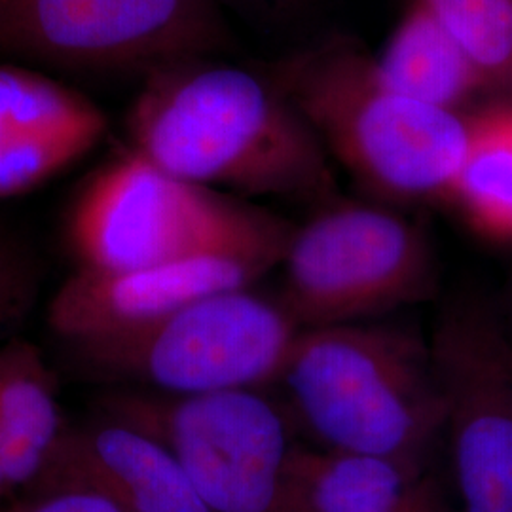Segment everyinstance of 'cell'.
Listing matches in <instances>:
<instances>
[{
    "instance_id": "cell-1",
    "label": "cell",
    "mask_w": 512,
    "mask_h": 512,
    "mask_svg": "<svg viewBox=\"0 0 512 512\" xmlns=\"http://www.w3.org/2000/svg\"><path fill=\"white\" fill-rule=\"evenodd\" d=\"M128 126L137 154L188 183L289 200L334 190L329 152L268 74L169 63L148 80Z\"/></svg>"
},
{
    "instance_id": "cell-2",
    "label": "cell",
    "mask_w": 512,
    "mask_h": 512,
    "mask_svg": "<svg viewBox=\"0 0 512 512\" xmlns=\"http://www.w3.org/2000/svg\"><path fill=\"white\" fill-rule=\"evenodd\" d=\"M325 150L393 203L448 202L471 137V112H452L389 88L374 57L327 42L268 71Z\"/></svg>"
},
{
    "instance_id": "cell-3",
    "label": "cell",
    "mask_w": 512,
    "mask_h": 512,
    "mask_svg": "<svg viewBox=\"0 0 512 512\" xmlns=\"http://www.w3.org/2000/svg\"><path fill=\"white\" fill-rule=\"evenodd\" d=\"M275 385L323 450L423 467L444 437L431 344L406 327L363 321L300 330Z\"/></svg>"
},
{
    "instance_id": "cell-4",
    "label": "cell",
    "mask_w": 512,
    "mask_h": 512,
    "mask_svg": "<svg viewBox=\"0 0 512 512\" xmlns=\"http://www.w3.org/2000/svg\"><path fill=\"white\" fill-rule=\"evenodd\" d=\"M294 226L188 183L131 150L82 186L67 220L78 270L135 272L190 256L255 253L283 260Z\"/></svg>"
},
{
    "instance_id": "cell-5",
    "label": "cell",
    "mask_w": 512,
    "mask_h": 512,
    "mask_svg": "<svg viewBox=\"0 0 512 512\" xmlns=\"http://www.w3.org/2000/svg\"><path fill=\"white\" fill-rule=\"evenodd\" d=\"M279 304L298 329L363 323L433 298L439 266L418 224L380 205L338 203L294 228Z\"/></svg>"
},
{
    "instance_id": "cell-6",
    "label": "cell",
    "mask_w": 512,
    "mask_h": 512,
    "mask_svg": "<svg viewBox=\"0 0 512 512\" xmlns=\"http://www.w3.org/2000/svg\"><path fill=\"white\" fill-rule=\"evenodd\" d=\"M298 332L279 300L247 287L203 298L145 327L71 346L101 374L169 395H202L277 384Z\"/></svg>"
},
{
    "instance_id": "cell-7",
    "label": "cell",
    "mask_w": 512,
    "mask_h": 512,
    "mask_svg": "<svg viewBox=\"0 0 512 512\" xmlns=\"http://www.w3.org/2000/svg\"><path fill=\"white\" fill-rule=\"evenodd\" d=\"M103 408L164 444L211 511L283 512L291 421L260 391L131 389L107 395Z\"/></svg>"
},
{
    "instance_id": "cell-8",
    "label": "cell",
    "mask_w": 512,
    "mask_h": 512,
    "mask_svg": "<svg viewBox=\"0 0 512 512\" xmlns=\"http://www.w3.org/2000/svg\"><path fill=\"white\" fill-rule=\"evenodd\" d=\"M461 509L512 512V330L480 296L440 313L429 340Z\"/></svg>"
},
{
    "instance_id": "cell-9",
    "label": "cell",
    "mask_w": 512,
    "mask_h": 512,
    "mask_svg": "<svg viewBox=\"0 0 512 512\" xmlns=\"http://www.w3.org/2000/svg\"><path fill=\"white\" fill-rule=\"evenodd\" d=\"M203 0H0V46L71 67L183 61L211 37Z\"/></svg>"
},
{
    "instance_id": "cell-10",
    "label": "cell",
    "mask_w": 512,
    "mask_h": 512,
    "mask_svg": "<svg viewBox=\"0 0 512 512\" xmlns=\"http://www.w3.org/2000/svg\"><path fill=\"white\" fill-rule=\"evenodd\" d=\"M281 260L255 253L190 256L135 272H74L54 294L48 323L69 344L128 332L215 294L253 287Z\"/></svg>"
},
{
    "instance_id": "cell-11",
    "label": "cell",
    "mask_w": 512,
    "mask_h": 512,
    "mask_svg": "<svg viewBox=\"0 0 512 512\" xmlns=\"http://www.w3.org/2000/svg\"><path fill=\"white\" fill-rule=\"evenodd\" d=\"M42 486L90 488L124 512H213L164 444L109 416L67 425Z\"/></svg>"
},
{
    "instance_id": "cell-12",
    "label": "cell",
    "mask_w": 512,
    "mask_h": 512,
    "mask_svg": "<svg viewBox=\"0 0 512 512\" xmlns=\"http://www.w3.org/2000/svg\"><path fill=\"white\" fill-rule=\"evenodd\" d=\"M105 129V114L86 95L37 71L0 65V200L52 181Z\"/></svg>"
},
{
    "instance_id": "cell-13",
    "label": "cell",
    "mask_w": 512,
    "mask_h": 512,
    "mask_svg": "<svg viewBox=\"0 0 512 512\" xmlns=\"http://www.w3.org/2000/svg\"><path fill=\"white\" fill-rule=\"evenodd\" d=\"M283 512L452 511L421 465L294 444Z\"/></svg>"
},
{
    "instance_id": "cell-14",
    "label": "cell",
    "mask_w": 512,
    "mask_h": 512,
    "mask_svg": "<svg viewBox=\"0 0 512 512\" xmlns=\"http://www.w3.org/2000/svg\"><path fill=\"white\" fill-rule=\"evenodd\" d=\"M65 429L38 349L21 340L0 346V450L12 494L37 484Z\"/></svg>"
},
{
    "instance_id": "cell-15",
    "label": "cell",
    "mask_w": 512,
    "mask_h": 512,
    "mask_svg": "<svg viewBox=\"0 0 512 512\" xmlns=\"http://www.w3.org/2000/svg\"><path fill=\"white\" fill-rule=\"evenodd\" d=\"M374 63L385 84L425 105L467 109L486 88L437 16L414 0Z\"/></svg>"
},
{
    "instance_id": "cell-16",
    "label": "cell",
    "mask_w": 512,
    "mask_h": 512,
    "mask_svg": "<svg viewBox=\"0 0 512 512\" xmlns=\"http://www.w3.org/2000/svg\"><path fill=\"white\" fill-rule=\"evenodd\" d=\"M471 137L448 203L476 234L512 241V101L494 99L469 114Z\"/></svg>"
},
{
    "instance_id": "cell-17",
    "label": "cell",
    "mask_w": 512,
    "mask_h": 512,
    "mask_svg": "<svg viewBox=\"0 0 512 512\" xmlns=\"http://www.w3.org/2000/svg\"><path fill=\"white\" fill-rule=\"evenodd\" d=\"M482 80L486 92L512 101V0H421Z\"/></svg>"
},
{
    "instance_id": "cell-18",
    "label": "cell",
    "mask_w": 512,
    "mask_h": 512,
    "mask_svg": "<svg viewBox=\"0 0 512 512\" xmlns=\"http://www.w3.org/2000/svg\"><path fill=\"white\" fill-rule=\"evenodd\" d=\"M0 512H124L105 495L82 486H42L21 495Z\"/></svg>"
},
{
    "instance_id": "cell-19",
    "label": "cell",
    "mask_w": 512,
    "mask_h": 512,
    "mask_svg": "<svg viewBox=\"0 0 512 512\" xmlns=\"http://www.w3.org/2000/svg\"><path fill=\"white\" fill-rule=\"evenodd\" d=\"M33 272L27 258L0 241V332L27 306Z\"/></svg>"
},
{
    "instance_id": "cell-20",
    "label": "cell",
    "mask_w": 512,
    "mask_h": 512,
    "mask_svg": "<svg viewBox=\"0 0 512 512\" xmlns=\"http://www.w3.org/2000/svg\"><path fill=\"white\" fill-rule=\"evenodd\" d=\"M10 486H8V480H6V473H4V461H2V450H0V499L10 495Z\"/></svg>"
},
{
    "instance_id": "cell-21",
    "label": "cell",
    "mask_w": 512,
    "mask_h": 512,
    "mask_svg": "<svg viewBox=\"0 0 512 512\" xmlns=\"http://www.w3.org/2000/svg\"><path fill=\"white\" fill-rule=\"evenodd\" d=\"M511 330H512V327H511Z\"/></svg>"
}]
</instances>
